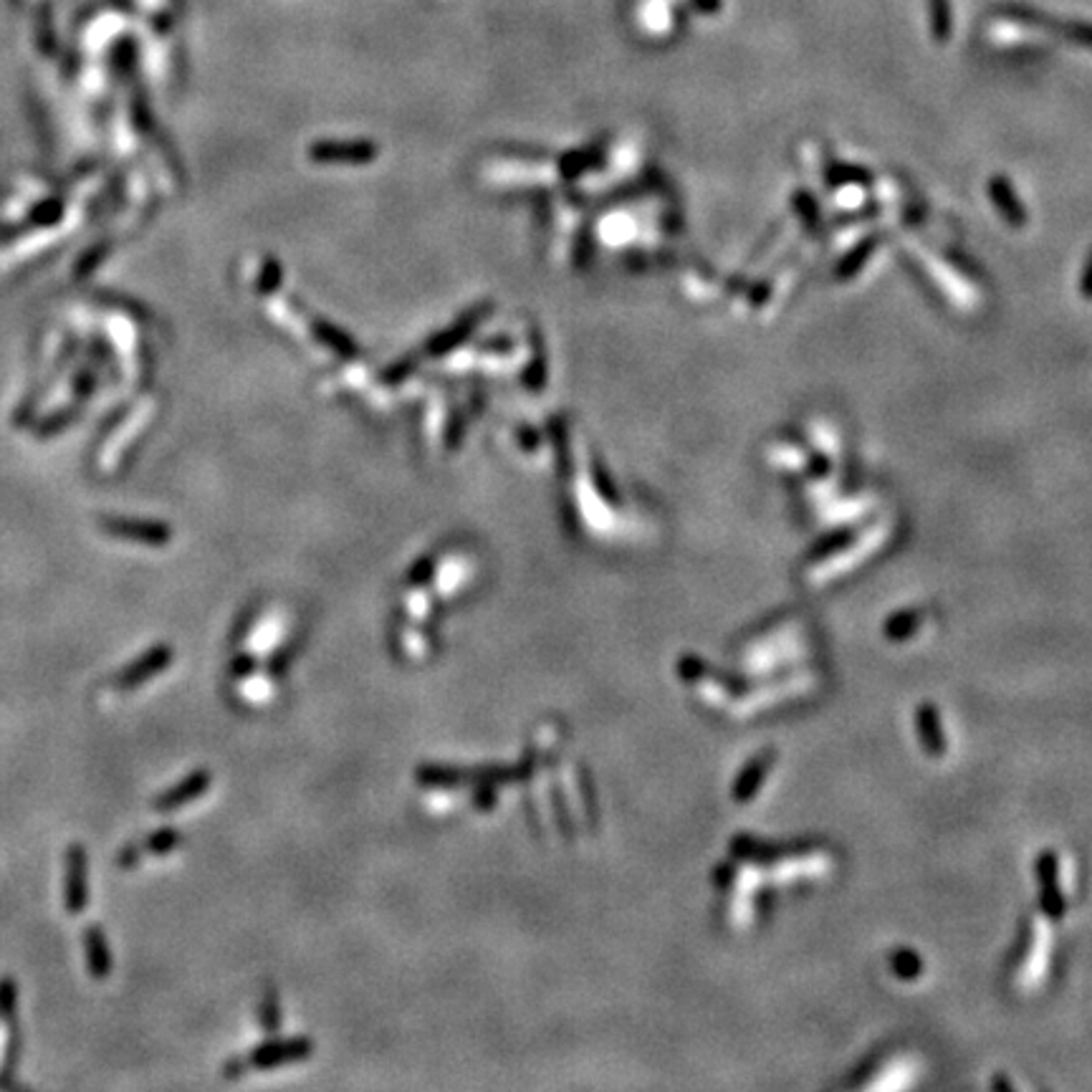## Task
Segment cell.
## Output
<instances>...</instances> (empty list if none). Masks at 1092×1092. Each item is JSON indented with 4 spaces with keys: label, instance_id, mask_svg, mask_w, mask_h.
I'll return each mask as SVG.
<instances>
[{
    "label": "cell",
    "instance_id": "6da1fadb",
    "mask_svg": "<svg viewBox=\"0 0 1092 1092\" xmlns=\"http://www.w3.org/2000/svg\"><path fill=\"white\" fill-rule=\"evenodd\" d=\"M311 1054V1042L308 1040H289V1042H273V1044H264L251 1054L248 1065L266 1070V1067H278L289 1065V1062L306 1060Z\"/></svg>",
    "mask_w": 1092,
    "mask_h": 1092
},
{
    "label": "cell",
    "instance_id": "3957f363",
    "mask_svg": "<svg viewBox=\"0 0 1092 1092\" xmlns=\"http://www.w3.org/2000/svg\"><path fill=\"white\" fill-rule=\"evenodd\" d=\"M170 658H173V653H170L168 648H157L152 650V653H147V656L142 658V660H137L132 668L127 670L124 675H119V686L124 688H132L137 686V683L147 681V678H152L154 673H160V670H165V665L170 662Z\"/></svg>",
    "mask_w": 1092,
    "mask_h": 1092
},
{
    "label": "cell",
    "instance_id": "7a4b0ae2",
    "mask_svg": "<svg viewBox=\"0 0 1092 1092\" xmlns=\"http://www.w3.org/2000/svg\"><path fill=\"white\" fill-rule=\"evenodd\" d=\"M66 906L71 913H79L86 903V873H84V852L81 848H71L66 857Z\"/></svg>",
    "mask_w": 1092,
    "mask_h": 1092
},
{
    "label": "cell",
    "instance_id": "277c9868",
    "mask_svg": "<svg viewBox=\"0 0 1092 1092\" xmlns=\"http://www.w3.org/2000/svg\"><path fill=\"white\" fill-rule=\"evenodd\" d=\"M208 785H210V777H208L206 771H198V774H193L187 782H182V785L175 787L173 791H168L165 797L157 799V810H175V807H180V804L193 802L195 797L206 794Z\"/></svg>",
    "mask_w": 1092,
    "mask_h": 1092
},
{
    "label": "cell",
    "instance_id": "5b68a950",
    "mask_svg": "<svg viewBox=\"0 0 1092 1092\" xmlns=\"http://www.w3.org/2000/svg\"><path fill=\"white\" fill-rule=\"evenodd\" d=\"M86 948H89V969L97 979L107 977L110 971V953H107V944H104L102 933L97 928H91L86 933Z\"/></svg>",
    "mask_w": 1092,
    "mask_h": 1092
},
{
    "label": "cell",
    "instance_id": "8992f818",
    "mask_svg": "<svg viewBox=\"0 0 1092 1092\" xmlns=\"http://www.w3.org/2000/svg\"><path fill=\"white\" fill-rule=\"evenodd\" d=\"M8 1040H11V1032H8V1024H6V1022H0V1062L6 1060Z\"/></svg>",
    "mask_w": 1092,
    "mask_h": 1092
}]
</instances>
